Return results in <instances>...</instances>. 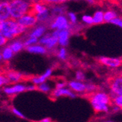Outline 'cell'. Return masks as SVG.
Listing matches in <instances>:
<instances>
[{
  "instance_id": "1",
  "label": "cell",
  "mask_w": 122,
  "mask_h": 122,
  "mask_svg": "<svg viewBox=\"0 0 122 122\" xmlns=\"http://www.w3.org/2000/svg\"><path fill=\"white\" fill-rule=\"evenodd\" d=\"M26 31L27 29L20 25L17 20L10 19L5 21L3 28L0 33L8 41H12L20 35L24 34Z\"/></svg>"
},
{
  "instance_id": "2",
  "label": "cell",
  "mask_w": 122,
  "mask_h": 122,
  "mask_svg": "<svg viewBox=\"0 0 122 122\" xmlns=\"http://www.w3.org/2000/svg\"><path fill=\"white\" fill-rule=\"evenodd\" d=\"M89 101L96 112H107L111 98L105 92H97L90 94Z\"/></svg>"
},
{
  "instance_id": "3",
  "label": "cell",
  "mask_w": 122,
  "mask_h": 122,
  "mask_svg": "<svg viewBox=\"0 0 122 122\" xmlns=\"http://www.w3.org/2000/svg\"><path fill=\"white\" fill-rule=\"evenodd\" d=\"M11 19L17 20L22 16L31 13L32 2L26 0H13L10 2Z\"/></svg>"
},
{
  "instance_id": "4",
  "label": "cell",
  "mask_w": 122,
  "mask_h": 122,
  "mask_svg": "<svg viewBox=\"0 0 122 122\" xmlns=\"http://www.w3.org/2000/svg\"><path fill=\"white\" fill-rule=\"evenodd\" d=\"M59 30H54L51 33H46L39 39L38 43L44 46L47 51L53 50L59 45Z\"/></svg>"
},
{
  "instance_id": "5",
  "label": "cell",
  "mask_w": 122,
  "mask_h": 122,
  "mask_svg": "<svg viewBox=\"0 0 122 122\" xmlns=\"http://www.w3.org/2000/svg\"><path fill=\"white\" fill-rule=\"evenodd\" d=\"M70 26V24L69 20L64 15L56 16L51 21V25H50L51 29H52L53 31L54 30L61 31V30L69 29Z\"/></svg>"
},
{
  "instance_id": "6",
  "label": "cell",
  "mask_w": 122,
  "mask_h": 122,
  "mask_svg": "<svg viewBox=\"0 0 122 122\" xmlns=\"http://www.w3.org/2000/svg\"><path fill=\"white\" fill-rule=\"evenodd\" d=\"M17 21L20 25L24 26L26 29L30 28H34L35 26H37V20L36 18V16L32 13H29L24 16H22L21 18L18 19Z\"/></svg>"
},
{
  "instance_id": "7",
  "label": "cell",
  "mask_w": 122,
  "mask_h": 122,
  "mask_svg": "<svg viewBox=\"0 0 122 122\" xmlns=\"http://www.w3.org/2000/svg\"><path fill=\"white\" fill-rule=\"evenodd\" d=\"M109 86L115 96H122V79L119 75L112 77L109 81Z\"/></svg>"
},
{
  "instance_id": "8",
  "label": "cell",
  "mask_w": 122,
  "mask_h": 122,
  "mask_svg": "<svg viewBox=\"0 0 122 122\" xmlns=\"http://www.w3.org/2000/svg\"><path fill=\"white\" fill-rule=\"evenodd\" d=\"M26 91V86L22 83L13 84L12 86H7L3 88V92L5 94L9 96H13L23 93Z\"/></svg>"
},
{
  "instance_id": "9",
  "label": "cell",
  "mask_w": 122,
  "mask_h": 122,
  "mask_svg": "<svg viewBox=\"0 0 122 122\" xmlns=\"http://www.w3.org/2000/svg\"><path fill=\"white\" fill-rule=\"evenodd\" d=\"M11 19L10 2H0V20L6 21Z\"/></svg>"
},
{
  "instance_id": "10",
  "label": "cell",
  "mask_w": 122,
  "mask_h": 122,
  "mask_svg": "<svg viewBox=\"0 0 122 122\" xmlns=\"http://www.w3.org/2000/svg\"><path fill=\"white\" fill-rule=\"evenodd\" d=\"M99 62L106 65L109 67H118L122 64V61L121 59L118 58H110L102 56L99 58Z\"/></svg>"
},
{
  "instance_id": "11",
  "label": "cell",
  "mask_w": 122,
  "mask_h": 122,
  "mask_svg": "<svg viewBox=\"0 0 122 122\" xmlns=\"http://www.w3.org/2000/svg\"><path fill=\"white\" fill-rule=\"evenodd\" d=\"M52 69L51 68H49V69H47L46 71L44 72L42 75H40V76H35V77H33L31 79L32 83L38 86L39 85L45 83L46 81V80L48 78V77H50L52 75Z\"/></svg>"
},
{
  "instance_id": "12",
  "label": "cell",
  "mask_w": 122,
  "mask_h": 122,
  "mask_svg": "<svg viewBox=\"0 0 122 122\" xmlns=\"http://www.w3.org/2000/svg\"><path fill=\"white\" fill-rule=\"evenodd\" d=\"M46 30H47V29H46V26L45 25H43V24L37 25L31 30L28 37H35V38H37L39 40L40 37H42L44 35L46 34Z\"/></svg>"
},
{
  "instance_id": "13",
  "label": "cell",
  "mask_w": 122,
  "mask_h": 122,
  "mask_svg": "<svg viewBox=\"0 0 122 122\" xmlns=\"http://www.w3.org/2000/svg\"><path fill=\"white\" fill-rule=\"evenodd\" d=\"M52 97L54 98H58L60 97H69L70 98H75L76 97V94L72 92L71 90L68 89L66 88H56L53 92H52Z\"/></svg>"
},
{
  "instance_id": "14",
  "label": "cell",
  "mask_w": 122,
  "mask_h": 122,
  "mask_svg": "<svg viewBox=\"0 0 122 122\" xmlns=\"http://www.w3.org/2000/svg\"><path fill=\"white\" fill-rule=\"evenodd\" d=\"M70 36V29L59 31V45L61 47L65 48L69 43Z\"/></svg>"
},
{
  "instance_id": "15",
  "label": "cell",
  "mask_w": 122,
  "mask_h": 122,
  "mask_svg": "<svg viewBox=\"0 0 122 122\" xmlns=\"http://www.w3.org/2000/svg\"><path fill=\"white\" fill-rule=\"evenodd\" d=\"M5 75L7 77L10 83H19V82L23 79V75L17 71H9Z\"/></svg>"
},
{
  "instance_id": "16",
  "label": "cell",
  "mask_w": 122,
  "mask_h": 122,
  "mask_svg": "<svg viewBox=\"0 0 122 122\" xmlns=\"http://www.w3.org/2000/svg\"><path fill=\"white\" fill-rule=\"evenodd\" d=\"M68 86L73 92L77 93H83L86 92V84L77 81H72L68 83Z\"/></svg>"
},
{
  "instance_id": "17",
  "label": "cell",
  "mask_w": 122,
  "mask_h": 122,
  "mask_svg": "<svg viewBox=\"0 0 122 122\" xmlns=\"http://www.w3.org/2000/svg\"><path fill=\"white\" fill-rule=\"evenodd\" d=\"M26 51L30 53H33V54H46L47 53V49L41 46L40 44L37 43L36 45L31 46H29L27 48H25Z\"/></svg>"
},
{
  "instance_id": "18",
  "label": "cell",
  "mask_w": 122,
  "mask_h": 122,
  "mask_svg": "<svg viewBox=\"0 0 122 122\" xmlns=\"http://www.w3.org/2000/svg\"><path fill=\"white\" fill-rule=\"evenodd\" d=\"M8 46L11 48V50L13 51L14 54L19 53L20 51H21L24 48V42L18 40H15V39L12 41H10Z\"/></svg>"
},
{
  "instance_id": "19",
  "label": "cell",
  "mask_w": 122,
  "mask_h": 122,
  "mask_svg": "<svg viewBox=\"0 0 122 122\" xmlns=\"http://www.w3.org/2000/svg\"><path fill=\"white\" fill-rule=\"evenodd\" d=\"M48 7L45 4H42V2H33L32 3V7H31V13L35 15H37L40 13H42L46 10H47Z\"/></svg>"
},
{
  "instance_id": "20",
  "label": "cell",
  "mask_w": 122,
  "mask_h": 122,
  "mask_svg": "<svg viewBox=\"0 0 122 122\" xmlns=\"http://www.w3.org/2000/svg\"><path fill=\"white\" fill-rule=\"evenodd\" d=\"M51 10L49 8L46 10L42 13L35 15L37 22H40V23H45V22L48 21L51 18Z\"/></svg>"
},
{
  "instance_id": "21",
  "label": "cell",
  "mask_w": 122,
  "mask_h": 122,
  "mask_svg": "<svg viewBox=\"0 0 122 122\" xmlns=\"http://www.w3.org/2000/svg\"><path fill=\"white\" fill-rule=\"evenodd\" d=\"M1 53L2 56V60L4 61H9L12 59L14 56V53L8 46H6L2 48V50L1 51Z\"/></svg>"
},
{
  "instance_id": "22",
  "label": "cell",
  "mask_w": 122,
  "mask_h": 122,
  "mask_svg": "<svg viewBox=\"0 0 122 122\" xmlns=\"http://www.w3.org/2000/svg\"><path fill=\"white\" fill-rule=\"evenodd\" d=\"M93 18V22L95 24H102L104 21V13L102 11H97L94 14Z\"/></svg>"
},
{
  "instance_id": "23",
  "label": "cell",
  "mask_w": 122,
  "mask_h": 122,
  "mask_svg": "<svg viewBox=\"0 0 122 122\" xmlns=\"http://www.w3.org/2000/svg\"><path fill=\"white\" fill-rule=\"evenodd\" d=\"M116 18H117V15H116V13L113 12V11L109 10L104 13V21L110 22V21L115 19Z\"/></svg>"
},
{
  "instance_id": "24",
  "label": "cell",
  "mask_w": 122,
  "mask_h": 122,
  "mask_svg": "<svg viewBox=\"0 0 122 122\" xmlns=\"http://www.w3.org/2000/svg\"><path fill=\"white\" fill-rule=\"evenodd\" d=\"M39 42V40L37 39V38H35V37H28L24 42V48H27L29 46H34V45H36Z\"/></svg>"
},
{
  "instance_id": "25",
  "label": "cell",
  "mask_w": 122,
  "mask_h": 122,
  "mask_svg": "<svg viewBox=\"0 0 122 122\" xmlns=\"http://www.w3.org/2000/svg\"><path fill=\"white\" fill-rule=\"evenodd\" d=\"M51 88L50 85L48 83H47L46 82L43 83L37 86V90H39L43 93H48L51 91Z\"/></svg>"
},
{
  "instance_id": "26",
  "label": "cell",
  "mask_w": 122,
  "mask_h": 122,
  "mask_svg": "<svg viewBox=\"0 0 122 122\" xmlns=\"http://www.w3.org/2000/svg\"><path fill=\"white\" fill-rule=\"evenodd\" d=\"M51 15H53H53H56V16L63 15L64 8L60 7V6H54L51 10Z\"/></svg>"
},
{
  "instance_id": "27",
  "label": "cell",
  "mask_w": 122,
  "mask_h": 122,
  "mask_svg": "<svg viewBox=\"0 0 122 122\" xmlns=\"http://www.w3.org/2000/svg\"><path fill=\"white\" fill-rule=\"evenodd\" d=\"M66 56H67V53H66V50L64 47H61L58 52V58L61 60H65L66 59Z\"/></svg>"
},
{
  "instance_id": "28",
  "label": "cell",
  "mask_w": 122,
  "mask_h": 122,
  "mask_svg": "<svg viewBox=\"0 0 122 122\" xmlns=\"http://www.w3.org/2000/svg\"><path fill=\"white\" fill-rule=\"evenodd\" d=\"M112 101L116 106L122 108V96H114Z\"/></svg>"
},
{
  "instance_id": "29",
  "label": "cell",
  "mask_w": 122,
  "mask_h": 122,
  "mask_svg": "<svg viewBox=\"0 0 122 122\" xmlns=\"http://www.w3.org/2000/svg\"><path fill=\"white\" fill-rule=\"evenodd\" d=\"M9 81L5 75L0 74V88H2L3 86H7L9 84Z\"/></svg>"
},
{
  "instance_id": "30",
  "label": "cell",
  "mask_w": 122,
  "mask_h": 122,
  "mask_svg": "<svg viewBox=\"0 0 122 122\" xmlns=\"http://www.w3.org/2000/svg\"><path fill=\"white\" fill-rule=\"evenodd\" d=\"M82 20L86 24H93V18L91 15H85L82 17Z\"/></svg>"
},
{
  "instance_id": "31",
  "label": "cell",
  "mask_w": 122,
  "mask_h": 122,
  "mask_svg": "<svg viewBox=\"0 0 122 122\" xmlns=\"http://www.w3.org/2000/svg\"><path fill=\"white\" fill-rule=\"evenodd\" d=\"M68 19L70 20V21L71 22V24H76L77 23V16L76 15L72 13V12H70V13H68Z\"/></svg>"
},
{
  "instance_id": "32",
  "label": "cell",
  "mask_w": 122,
  "mask_h": 122,
  "mask_svg": "<svg viewBox=\"0 0 122 122\" xmlns=\"http://www.w3.org/2000/svg\"><path fill=\"white\" fill-rule=\"evenodd\" d=\"M75 77H76V80L77 81L82 82L85 79V75H84V74L81 71H77V72H76Z\"/></svg>"
},
{
  "instance_id": "33",
  "label": "cell",
  "mask_w": 122,
  "mask_h": 122,
  "mask_svg": "<svg viewBox=\"0 0 122 122\" xmlns=\"http://www.w3.org/2000/svg\"><path fill=\"white\" fill-rule=\"evenodd\" d=\"M8 40L0 33V48H4L7 46Z\"/></svg>"
},
{
  "instance_id": "34",
  "label": "cell",
  "mask_w": 122,
  "mask_h": 122,
  "mask_svg": "<svg viewBox=\"0 0 122 122\" xmlns=\"http://www.w3.org/2000/svg\"><path fill=\"white\" fill-rule=\"evenodd\" d=\"M12 112L16 116H18V117H19V118H26V116L22 113L20 110H18V109H16L15 107H13V109H12Z\"/></svg>"
},
{
  "instance_id": "35",
  "label": "cell",
  "mask_w": 122,
  "mask_h": 122,
  "mask_svg": "<svg viewBox=\"0 0 122 122\" xmlns=\"http://www.w3.org/2000/svg\"><path fill=\"white\" fill-rule=\"evenodd\" d=\"M95 86L93 85V84H86V92H90V93H94V90H95Z\"/></svg>"
},
{
  "instance_id": "36",
  "label": "cell",
  "mask_w": 122,
  "mask_h": 122,
  "mask_svg": "<svg viewBox=\"0 0 122 122\" xmlns=\"http://www.w3.org/2000/svg\"><path fill=\"white\" fill-rule=\"evenodd\" d=\"M110 23L113 24H114V25L118 26H120L121 28H122V19H121V18H116L115 19H113V20L110 21Z\"/></svg>"
},
{
  "instance_id": "37",
  "label": "cell",
  "mask_w": 122,
  "mask_h": 122,
  "mask_svg": "<svg viewBox=\"0 0 122 122\" xmlns=\"http://www.w3.org/2000/svg\"><path fill=\"white\" fill-rule=\"evenodd\" d=\"M35 90H37V86H35L34 84L26 86V91L32 92V91H35Z\"/></svg>"
},
{
  "instance_id": "38",
  "label": "cell",
  "mask_w": 122,
  "mask_h": 122,
  "mask_svg": "<svg viewBox=\"0 0 122 122\" xmlns=\"http://www.w3.org/2000/svg\"><path fill=\"white\" fill-rule=\"evenodd\" d=\"M66 83H64V82H58L56 84V88H65Z\"/></svg>"
},
{
  "instance_id": "39",
  "label": "cell",
  "mask_w": 122,
  "mask_h": 122,
  "mask_svg": "<svg viewBox=\"0 0 122 122\" xmlns=\"http://www.w3.org/2000/svg\"><path fill=\"white\" fill-rule=\"evenodd\" d=\"M40 122H51V119L50 118H42Z\"/></svg>"
},
{
  "instance_id": "40",
  "label": "cell",
  "mask_w": 122,
  "mask_h": 122,
  "mask_svg": "<svg viewBox=\"0 0 122 122\" xmlns=\"http://www.w3.org/2000/svg\"><path fill=\"white\" fill-rule=\"evenodd\" d=\"M4 23H5V21H3V20H0V31H2V28H3Z\"/></svg>"
},
{
  "instance_id": "41",
  "label": "cell",
  "mask_w": 122,
  "mask_h": 122,
  "mask_svg": "<svg viewBox=\"0 0 122 122\" xmlns=\"http://www.w3.org/2000/svg\"><path fill=\"white\" fill-rule=\"evenodd\" d=\"M2 60V53H1V51H0V61Z\"/></svg>"
},
{
  "instance_id": "42",
  "label": "cell",
  "mask_w": 122,
  "mask_h": 122,
  "mask_svg": "<svg viewBox=\"0 0 122 122\" xmlns=\"http://www.w3.org/2000/svg\"><path fill=\"white\" fill-rule=\"evenodd\" d=\"M119 76H120V77L122 79V70L121 71V72H120V74H119Z\"/></svg>"
},
{
  "instance_id": "43",
  "label": "cell",
  "mask_w": 122,
  "mask_h": 122,
  "mask_svg": "<svg viewBox=\"0 0 122 122\" xmlns=\"http://www.w3.org/2000/svg\"><path fill=\"white\" fill-rule=\"evenodd\" d=\"M106 122H112V121H106Z\"/></svg>"
},
{
  "instance_id": "44",
  "label": "cell",
  "mask_w": 122,
  "mask_h": 122,
  "mask_svg": "<svg viewBox=\"0 0 122 122\" xmlns=\"http://www.w3.org/2000/svg\"><path fill=\"white\" fill-rule=\"evenodd\" d=\"M121 61H122V57H121Z\"/></svg>"
}]
</instances>
